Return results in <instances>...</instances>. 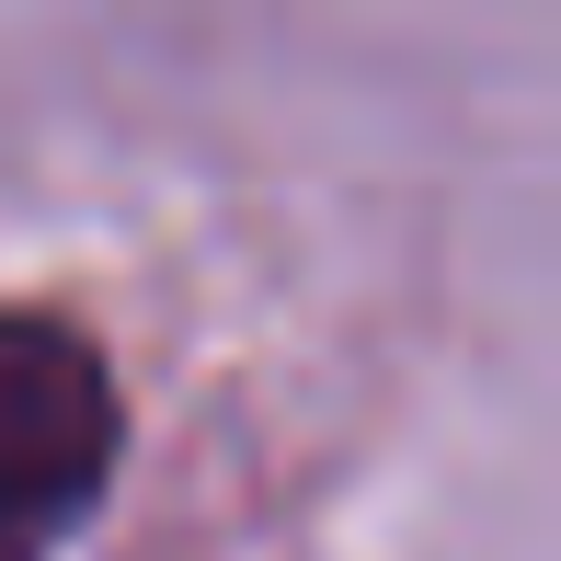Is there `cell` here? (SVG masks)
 Instances as JSON below:
<instances>
[{"instance_id":"obj_1","label":"cell","mask_w":561,"mask_h":561,"mask_svg":"<svg viewBox=\"0 0 561 561\" xmlns=\"http://www.w3.org/2000/svg\"><path fill=\"white\" fill-rule=\"evenodd\" d=\"M126 470V367L81 310L0 298V561H58Z\"/></svg>"}]
</instances>
